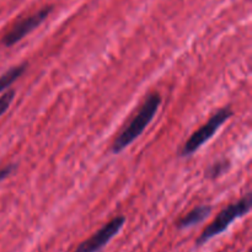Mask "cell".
Returning a JSON list of instances; mask_svg holds the SVG:
<instances>
[{"label": "cell", "mask_w": 252, "mask_h": 252, "mask_svg": "<svg viewBox=\"0 0 252 252\" xmlns=\"http://www.w3.org/2000/svg\"><path fill=\"white\" fill-rule=\"evenodd\" d=\"M15 170V165L14 164H10L6 165V166H2L0 167V181L5 180L6 177H9L11 175V172Z\"/></svg>", "instance_id": "obj_10"}, {"label": "cell", "mask_w": 252, "mask_h": 252, "mask_svg": "<svg viewBox=\"0 0 252 252\" xmlns=\"http://www.w3.org/2000/svg\"><path fill=\"white\" fill-rule=\"evenodd\" d=\"M52 6H46L43 9L38 10L34 14L29 15L25 19L20 20L19 22L12 26V29L2 37V44L5 47H11L14 44H16L17 42L21 41L24 37H26L27 34L31 33L33 30H36L47 17L49 16V14L52 12Z\"/></svg>", "instance_id": "obj_5"}, {"label": "cell", "mask_w": 252, "mask_h": 252, "mask_svg": "<svg viewBox=\"0 0 252 252\" xmlns=\"http://www.w3.org/2000/svg\"><path fill=\"white\" fill-rule=\"evenodd\" d=\"M27 68L26 63H22L20 65H15L12 68H10L9 70L5 71L1 76H0V94H2L4 91H6L22 74L25 73Z\"/></svg>", "instance_id": "obj_7"}, {"label": "cell", "mask_w": 252, "mask_h": 252, "mask_svg": "<svg viewBox=\"0 0 252 252\" xmlns=\"http://www.w3.org/2000/svg\"><path fill=\"white\" fill-rule=\"evenodd\" d=\"M125 223L126 218L123 216L115 217L88 240L83 241L74 252H98L110 243L111 239H113L120 233Z\"/></svg>", "instance_id": "obj_4"}, {"label": "cell", "mask_w": 252, "mask_h": 252, "mask_svg": "<svg viewBox=\"0 0 252 252\" xmlns=\"http://www.w3.org/2000/svg\"><path fill=\"white\" fill-rule=\"evenodd\" d=\"M212 213V207L211 206H198L196 208L192 209L191 212L186 214L185 217H182L179 221H177V228L179 229H187L191 228V226L197 225L201 221H203L204 219H207L209 217V214Z\"/></svg>", "instance_id": "obj_6"}, {"label": "cell", "mask_w": 252, "mask_h": 252, "mask_svg": "<svg viewBox=\"0 0 252 252\" xmlns=\"http://www.w3.org/2000/svg\"><path fill=\"white\" fill-rule=\"evenodd\" d=\"M251 209V196L246 194L245 197L239 199L235 203H231L226 207L225 209L220 212L217 216V218L207 226L203 230V233L197 239V245H203L207 241L213 239L214 236L219 235L223 231H225L229 228L230 224H233L240 217H244L248 214Z\"/></svg>", "instance_id": "obj_2"}, {"label": "cell", "mask_w": 252, "mask_h": 252, "mask_svg": "<svg viewBox=\"0 0 252 252\" xmlns=\"http://www.w3.org/2000/svg\"><path fill=\"white\" fill-rule=\"evenodd\" d=\"M15 97V91L14 90H10L6 91L4 95L0 96V117L6 112L7 108L10 107L11 102L14 101Z\"/></svg>", "instance_id": "obj_9"}, {"label": "cell", "mask_w": 252, "mask_h": 252, "mask_svg": "<svg viewBox=\"0 0 252 252\" xmlns=\"http://www.w3.org/2000/svg\"><path fill=\"white\" fill-rule=\"evenodd\" d=\"M160 105H161L160 94L152 93L150 95H148V97L145 98V101L140 106L134 117L123 128L122 132L118 134V137L113 142V154H120L130 143H133L137 138H139V135L144 132V129L149 126V123L154 120L155 115L159 111Z\"/></svg>", "instance_id": "obj_1"}, {"label": "cell", "mask_w": 252, "mask_h": 252, "mask_svg": "<svg viewBox=\"0 0 252 252\" xmlns=\"http://www.w3.org/2000/svg\"><path fill=\"white\" fill-rule=\"evenodd\" d=\"M229 169H230V162H229L228 160H219V161L214 162V164L207 170L206 175L209 179H217V177L225 174Z\"/></svg>", "instance_id": "obj_8"}, {"label": "cell", "mask_w": 252, "mask_h": 252, "mask_svg": "<svg viewBox=\"0 0 252 252\" xmlns=\"http://www.w3.org/2000/svg\"><path fill=\"white\" fill-rule=\"evenodd\" d=\"M231 116H233V111L230 107L220 108L214 115H212V117L185 143L181 150V157H189L196 153L199 148L203 147Z\"/></svg>", "instance_id": "obj_3"}]
</instances>
